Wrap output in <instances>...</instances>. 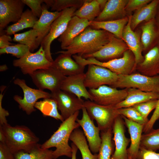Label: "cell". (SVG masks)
Here are the masks:
<instances>
[{"label":"cell","mask_w":159,"mask_h":159,"mask_svg":"<svg viewBox=\"0 0 159 159\" xmlns=\"http://www.w3.org/2000/svg\"><path fill=\"white\" fill-rule=\"evenodd\" d=\"M113 35L105 30L89 26L64 49L65 51H59L56 53L77 54L83 57L99 51L109 42Z\"/></svg>","instance_id":"1"},{"label":"cell","mask_w":159,"mask_h":159,"mask_svg":"<svg viewBox=\"0 0 159 159\" xmlns=\"http://www.w3.org/2000/svg\"><path fill=\"white\" fill-rule=\"evenodd\" d=\"M79 113V111H77L63 121L51 137L41 145V148L44 149L56 148L53 152V159L62 156L72 157V148L68 141L73 130L80 126L76 121Z\"/></svg>","instance_id":"2"},{"label":"cell","mask_w":159,"mask_h":159,"mask_svg":"<svg viewBox=\"0 0 159 159\" xmlns=\"http://www.w3.org/2000/svg\"><path fill=\"white\" fill-rule=\"evenodd\" d=\"M6 137V143L14 154L20 150L28 151L38 143L39 138L27 127L1 125Z\"/></svg>","instance_id":"3"},{"label":"cell","mask_w":159,"mask_h":159,"mask_svg":"<svg viewBox=\"0 0 159 159\" xmlns=\"http://www.w3.org/2000/svg\"><path fill=\"white\" fill-rule=\"evenodd\" d=\"M72 56L76 62L83 66L90 64L99 65L106 68L117 75L129 74L136 70L135 57L129 49L124 53L122 57L104 62L93 57L85 59L77 54Z\"/></svg>","instance_id":"4"},{"label":"cell","mask_w":159,"mask_h":159,"mask_svg":"<svg viewBox=\"0 0 159 159\" xmlns=\"http://www.w3.org/2000/svg\"><path fill=\"white\" fill-rule=\"evenodd\" d=\"M110 87L122 89L135 88L145 92L159 93V74L152 77L139 73L118 75L117 80Z\"/></svg>","instance_id":"5"},{"label":"cell","mask_w":159,"mask_h":159,"mask_svg":"<svg viewBox=\"0 0 159 159\" xmlns=\"http://www.w3.org/2000/svg\"><path fill=\"white\" fill-rule=\"evenodd\" d=\"M84 106L91 119L96 121L101 131L112 127L115 119L120 115L114 106L102 105L89 100L84 101Z\"/></svg>","instance_id":"6"},{"label":"cell","mask_w":159,"mask_h":159,"mask_svg":"<svg viewBox=\"0 0 159 159\" xmlns=\"http://www.w3.org/2000/svg\"><path fill=\"white\" fill-rule=\"evenodd\" d=\"M33 82L39 89H48L51 92L60 90L66 76L52 66L38 70L29 75Z\"/></svg>","instance_id":"7"},{"label":"cell","mask_w":159,"mask_h":159,"mask_svg":"<svg viewBox=\"0 0 159 159\" xmlns=\"http://www.w3.org/2000/svg\"><path fill=\"white\" fill-rule=\"evenodd\" d=\"M77 9L76 8L72 7L62 11L61 15L52 24L49 33L42 42L40 45L42 47L46 57L49 61L52 62L54 61L50 52L52 43L64 32L69 21Z\"/></svg>","instance_id":"8"},{"label":"cell","mask_w":159,"mask_h":159,"mask_svg":"<svg viewBox=\"0 0 159 159\" xmlns=\"http://www.w3.org/2000/svg\"><path fill=\"white\" fill-rule=\"evenodd\" d=\"M14 83L20 87L24 93L23 98L18 95H15L14 99L19 104V108L28 115H30L36 110L34 105L38 100L51 98V93L39 89L30 87L27 85L24 80L16 79L14 80Z\"/></svg>","instance_id":"9"},{"label":"cell","mask_w":159,"mask_h":159,"mask_svg":"<svg viewBox=\"0 0 159 159\" xmlns=\"http://www.w3.org/2000/svg\"><path fill=\"white\" fill-rule=\"evenodd\" d=\"M52 62L46 58L42 46L36 52L29 51L21 58L13 61V65L20 69L24 74L29 75L38 70L51 66Z\"/></svg>","instance_id":"10"},{"label":"cell","mask_w":159,"mask_h":159,"mask_svg":"<svg viewBox=\"0 0 159 159\" xmlns=\"http://www.w3.org/2000/svg\"><path fill=\"white\" fill-rule=\"evenodd\" d=\"M84 83L89 89H95L103 85L112 86L117 80L118 75L105 67L93 64L88 65Z\"/></svg>","instance_id":"11"},{"label":"cell","mask_w":159,"mask_h":159,"mask_svg":"<svg viewBox=\"0 0 159 159\" xmlns=\"http://www.w3.org/2000/svg\"><path fill=\"white\" fill-rule=\"evenodd\" d=\"M88 91L92 101L103 106H114L125 100L127 95V88L118 90L107 85Z\"/></svg>","instance_id":"12"},{"label":"cell","mask_w":159,"mask_h":159,"mask_svg":"<svg viewBox=\"0 0 159 159\" xmlns=\"http://www.w3.org/2000/svg\"><path fill=\"white\" fill-rule=\"evenodd\" d=\"M51 98L56 102L64 120L84 107V101L72 93L60 90L51 92Z\"/></svg>","instance_id":"13"},{"label":"cell","mask_w":159,"mask_h":159,"mask_svg":"<svg viewBox=\"0 0 159 159\" xmlns=\"http://www.w3.org/2000/svg\"><path fill=\"white\" fill-rule=\"evenodd\" d=\"M128 49L127 45L122 39L117 38L113 35L109 42L99 51L82 58L86 59L93 57L100 62H106L122 57L124 53Z\"/></svg>","instance_id":"14"},{"label":"cell","mask_w":159,"mask_h":159,"mask_svg":"<svg viewBox=\"0 0 159 159\" xmlns=\"http://www.w3.org/2000/svg\"><path fill=\"white\" fill-rule=\"evenodd\" d=\"M25 5L22 0H0V34L10 23L19 21Z\"/></svg>","instance_id":"15"},{"label":"cell","mask_w":159,"mask_h":159,"mask_svg":"<svg viewBox=\"0 0 159 159\" xmlns=\"http://www.w3.org/2000/svg\"><path fill=\"white\" fill-rule=\"evenodd\" d=\"M82 110V118L80 119L77 118L76 121L82 129L90 150L95 154L99 152L101 143L102 139L100 135V130L98 127L95 126L85 108L84 107Z\"/></svg>","instance_id":"16"},{"label":"cell","mask_w":159,"mask_h":159,"mask_svg":"<svg viewBox=\"0 0 159 159\" xmlns=\"http://www.w3.org/2000/svg\"><path fill=\"white\" fill-rule=\"evenodd\" d=\"M124 124V120L120 115L116 118L112 127L115 150L111 159H128L127 148L130 140L125 136Z\"/></svg>","instance_id":"17"},{"label":"cell","mask_w":159,"mask_h":159,"mask_svg":"<svg viewBox=\"0 0 159 159\" xmlns=\"http://www.w3.org/2000/svg\"><path fill=\"white\" fill-rule=\"evenodd\" d=\"M91 22L86 19L73 16L69 21L66 29L58 38L63 50L68 47L73 40L90 26Z\"/></svg>","instance_id":"18"},{"label":"cell","mask_w":159,"mask_h":159,"mask_svg":"<svg viewBox=\"0 0 159 159\" xmlns=\"http://www.w3.org/2000/svg\"><path fill=\"white\" fill-rule=\"evenodd\" d=\"M85 74L82 73L66 76L60 90L74 94L79 99L84 98L92 101V98L85 87L84 81Z\"/></svg>","instance_id":"19"},{"label":"cell","mask_w":159,"mask_h":159,"mask_svg":"<svg viewBox=\"0 0 159 159\" xmlns=\"http://www.w3.org/2000/svg\"><path fill=\"white\" fill-rule=\"evenodd\" d=\"M42 12L38 20L34 24L33 29L37 32L36 46L38 48L49 33L51 25L54 21L61 14L60 12L50 11L44 4L42 5Z\"/></svg>","instance_id":"20"},{"label":"cell","mask_w":159,"mask_h":159,"mask_svg":"<svg viewBox=\"0 0 159 159\" xmlns=\"http://www.w3.org/2000/svg\"><path fill=\"white\" fill-rule=\"evenodd\" d=\"M127 0H107L103 9L94 21H103L120 19L126 16L125 10Z\"/></svg>","instance_id":"21"},{"label":"cell","mask_w":159,"mask_h":159,"mask_svg":"<svg viewBox=\"0 0 159 159\" xmlns=\"http://www.w3.org/2000/svg\"><path fill=\"white\" fill-rule=\"evenodd\" d=\"M131 15L129 16L128 23L125 26L122 33V39L133 53L136 65L141 63L144 57L142 55L143 49L139 34L133 30L130 26Z\"/></svg>","instance_id":"22"},{"label":"cell","mask_w":159,"mask_h":159,"mask_svg":"<svg viewBox=\"0 0 159 159\" xmlns=\"http://www.w3.org/2000/svg\"><path fill=\"white\" fill-rule=\"evenodd\" d=\"M136 70L148 76L157 75L159 72V48L157 45L151 49L145 55L143 61L137 64Z\"/></svg>","instance_id":"23"},{"label":"cell","mask_w":159,"mask_h":159,"mask_svg":"<svg viewBox=\"0 0 159 159\" xmlns=\"http://www.w3.org/2000/svg\"><path fill=\"white\" fill-rule=\"evenodd\" d=\"M121 116L128 128L130 136V145L127 150L128 157L131 159H137L144 125L132 121L124 116Z\"/></svg>","instance_id":"24"},{"label":"cell","mask_w":159,"mask_h":159,"mask_svg":"<svg viewBox=\"0 0 159 159\" xmlns=\"http://www.w3.org/2000/svg\"><path fill=\"white\" fill-rule=\"evenodd\" d=\"M71 56L68 54H60L54 60L52 66L57 68L66 76L84 73L85 66L73 59Z\"/></svg>","instance_id":"25"},{"label":"cell","mask_w":159,"mask_h":159,"mask_svg":"<svg viewBox=\"0 0 159 159\" xmlns=\"http://www.w3.org/2000/svg\"><path fill=\"white\" fill-rule=\"evenodd\" d=\"M127 89L126 97L123 101L114 106L116 108L132 107L150 100L158 99L159 97V93L145 92L135 88Z\"/></svg>","instance_id":"26"},{"label":"cell","mask_w":159,"mask_h":159,"mask_svg":"<svg viewBox=\"0 0 159 159\" xmlns=\"http://www.w3.org/2000/svg\"><path fill=\"white\" fill-rule=\"evenodd\" d=\"M141 42L143 50H150L158 45L159 30L154 19L146 22L141 27Z\"/></svg>","instance_id":"27"},{"label":"cell","mask_w":159,"mask_h":159,"mask_svg":"<svg viewBox=\"0 0 159 159\" xmlns=\"http://www.w3.org/2000/svg\"><path fill=\"white\" fill-rule=\"evenodd\" d=\"M159 3V0H153L135 11L131 15L130 26L133 30L143 21H148L154 19Z\"/></svg>","instance_id":"28"},{"label":"cell","mask_w":159,"mask_h":159,"mask_svg":"<svg viewBox=\"0 0 159 159\" xmlns=\"http://www.w3.org/2000/svg\"><path fill=\"white\" fill-rule=\"evenodd\" d=\"M128 17L115 20L91 22L90 26L92 28L102 29L113 34L115 37L122 39V33L123 29L128 22Z\"/></svg>","instance_id":"29"},{"label":"cell","mask_w":159,"mask_h":159,"mask_svg":"<svg viewBox=\"0 0 159 159\" xmlns=\"http://www.w3.org/2000/svg\"><path fill=\"white\" fill-rule=\"evenodd\" d=\"M69 140L79 150L82 159H98V154L93 155L91 153L82 130L78 128L74 130L70 136Z\"/></svg>","instance_id":"30"},{"label":"cell","mask_w":159,"mask_h":159,"mask_svg":"<svg viewBox=\"0 0 159 159\" xmlns=\"http://www.w3.org/2000/svg\"><path fill=\"white\" fill-rule=\"evenodd\" d=\"M38 19V18L33 14L31 10L26 9L23 12L17 22L7 28L5 30V34L10 35L24 29L33 28Z\"/></svg>","instance_id":"31"},{"label":"cell","mask_w":159,"mask_h":159,"mask_svg":"<svg viewBox=\"0 0 159 159\" xmlns=\"http://www.w3.org/2000/svg\"><path fill=\"white\" fill-rule=\"evenodd\" d=\"M102 10L97 0H86L82 5L74 12L73 16L91 22L100 14Z\"/></svg>","instance_id":"32"},{"label":"cell","mask_w":159,"mask_h":159,"mask_svg":"<svg viewBox=\"0 0 159 159\" xmlns=\"http://www.w3.org/2000/svg\"><path fill=\"white\" fill-rule=\"evenodd\" d=\"M38 143L30 150L18 151L14 154V159H53V151L44 149Z\"/></svg>","instance_id":"33"},{"label":"cell","mask_w":159,"mask_h":159,"mask_svg":"<svg viewBox=\"0 0 159 159\" xmlns=\"http://www.w3.org/2000/svg\"><path fill=\"white\" fill-rule=\"evenodd\" d=\"M34 107L44 116L52 117L62 122L64 120L58 111L56 102L51 98L44 99L42 100L37 102Z\"/></svg>","instance_id":"34"},{"label":"cell","mask_w":159,"mask_h":159,"mask_svg":"<svg viewBox=\"0 0 159 159\" xmlns=\"http://www.w3.org/2000/svg\"><path fill=\"white\" fill-rule=\"evenodd\" d=\"M112 127L101 131V143L98 154V159H111L113 150Z\"/></svg>","instance_id":"35"},{"label":"cell","mask_w":159,"mask_h":159,"mask_svg":"<svg viewBox=\"0 0 159 159\" xmlns=\"http://www.w3.org/2000/svg\"><path fill=\"white\" fill-rule=\"evenodd\" d=\"M38 34L37 31L33 29L24 32L15 34L13 41L28 46L30 51L33 52L37 48L36 46V40Z\"/></svg>","instance_id":"36"},{"label":"cell","mask_w":159,"mask_h":159,"mask_svg":"<svg viewBox=\"0 0 159 159\" xmlns=\"http://www.w3.org/2000/svg\"><path fill=\"white\" fill-rule=\"evenodd\" d=\"M140 147L155 152L159 150V128L153 129L149 132L142 135Z\"/></svg>","instance_id":"37"},{"label":"cell","mask_w":159,"mask_h":159,"mask_svg":"<svg viewBox=\"0 0 159 159\" xmlns=\"http://www.w3.org/2000/svg\"><path fill=\"white\" fill-rule=\"evenodd\" d=\"M117 110L119 115L124 116L132 121L144 126L149 120L145 119L132 107L117 109Z\"/></svg>","instance_id":"38"},{"label":"cell","mask_w":159,"mask_h":159,"mask_svg":"<svg viewBox=\"0 0 159 159\" xmlns=\"http://www.w3.org/2000/svg\"><path fill=\"white\" fill-rule=\"evenodd\" d=\"M86 0H54L51 10L53 12H60L68 8L75 7L79 9Z\"/></svg>","instance_id":"39"},{"label":"cell","mask_w":159,"mask_h":159,"mask_svg":"<svg viewBox=\"0 0 159 159\" xmlns=\"http://www.w3.org/2000/svg\"><path fill=\"white\" fill-rule=\"evenodd\" d=\"M29 51L30 49L29 47L20 43L0 49L1 55L10 54L18 59L21 58Z\"/></svg>","instance_id":"40"},{"label":"cell","mask_w":159,"mask_h":159,"mask_svg":"<svg viewBox=\"0 0 159 159\" xmlns=\"http://www.w3.org/2000/svg\"><path fill=\"white\" fill-rule=\"evenodd\" d=\"M158 99H153L136 104L132 106L145 119L150 112L156 108Z\"/></svg>","instance_id":"41"},{"label":"cell","mask_w":159,"mask_h":159,"mask_svg":"<svg viewBox=\"0 0 159 159\" xmlns=\"http://www.w3.org/2000/svg\"><path fill=\"white\" fill-rule=\"evenodd\" d=\"M23 3L30 9L33 14L37 17L39 18L42 12V4L44 0H22Z\"/></svg>","instance_id":"42"},{"label":"cell","mask_w":159,"mask_h":159,"mask_svg":"<svg viewBox=\"0 0 159 159\" xmlns=\"http://www.w3.org/2000/svg\"><path fill=\"white\" fill-rule=\"evenodd\" d=\"M150 0H129L126 5L125 10L126 14L130 13L150 2Z\"/></svg>","instance_id":"43"},{"label":"cell","mask_w":159,"mask_h":159,"mask_svg":"<svg viewBox=\"0 0 159 159\" xmlns=\"http://www.w3.org/2000/svg\"><path fill=\"white\" fill-rule=\"evenodd\" d=\"M159 119V97L156 107L150 118L143 127V132L146 133L153 129V125L156 121Z\"/></svg>","instance_id":"44"},{"label":"cell","mask_w":159,"mask_h":159,"mask_svg":"<svg viewBox=\"0 0 159 159\" xmlns=\"http://www.w3.org/2000/svg\"><path fill=\"white\" fill-rule=\"evenodd\" d=\"M137 159H159V153L140 147Z\"/></svg>","instance_id":"45"},{"label":"cell","mask_w":159,"mask_h":159,"mask_svg":"<svg viewBox=\"0 0 159 159\" xmlns=\"http://www.w3.org/2000/svg\"><path fill=\"white\" fill-rule=\"evenodd\" d=\"M0 159H14V154L6 143H0Z\"/></svg>","instance_id":"46"},{"label":"cell","mask_w":159,"mask_h":159,"mask_svg":"<svg viewBox=\"0 0 159 159\" xmlns=\"http://www.w3.org/2000/svg\"><path fill=\"white\" fill-rule=\"evenodd\" d=\"M4 87V86L1 87L0 94V125H1L8 123L6 117L9 115L8 111L3 108L2 105V99L3 97L2 92L5 88V87Z\"/></svg>","instance_id":"47"},{"label":"cell","mask_w":159,"mask_h":159,"mask_svg":"<svg viewBox=\"0 0 159 159\" xmlns=\"http://www.w3.org/2000/svg\"><path fill=\"white\" fill-rule=\"evenodd\" d=\"M12 41L13 39L10 35L6 34L1 35L0 37V49L15 44L10 42Z\"/></svg>","instance_id":"48"},{"label":"cell","mask_w":159,"mask_h":159,"mask_svg":"<svg viewBox=\"0 0 159 159\" xmlns=\"http://www.w3.org/2000/svg\"><path fill=\"white\" fill-rule=\"evenodd\" d=\"M71 147L72 148L71 159H76V154L78 149L73 143H71Z\"/></svg>","instance_id":"49"},{"label":"cell","mask_w":159,"mask_h":159,"mask_svg":"<svg viewBox=\"0 0 159 159\" xmlns=\"http://www.w3.org/2000/svg\"><path fill=\"white\" fill-rule=\"evenodd\" d=\"M0 143H6V137L1 125H0Z\"/></svg>","instance_id":"50"},{"label":"cell","mask_w":159,"mask_h":159,"mask_svg":"<svg viewBox=\"0 0 159 159\" xmlns=\"http://www.w3.org/2000/svg\"><path fill=\"white\" fill-rule=\"evenodd\" d=\"M155 20L156 24L159 30V3L158 6Z\"/></svg>","instance_id":"51"},{"label":"cell","mask_w":159,"mask_h":159,"mask_svg":"<svg viewBox=\"0 0 159 159\" xmlns=\"http://www.w3.org/2000/svg\"><path fill=\"white\" fill-rule=\"evenodd\" d=\"M54 0H44V3L48 8L51 7L52 6L54 3Z\"/></svg>","instance_id":"52"},{"label":"cell","mask_w":159,"mask_h":159,"mask_svg":"<svg viewBox=\"0 0 159 159\" xmlns=\"http://www.w3.org/2000/svg\"><path fill=\"white\" fill-rule=\"evenodd\" d=\"M97 1L100 5L102 11L105 5L106 4L107 0H97Z\"/></svg>","instance_id":"53"},{"label":"cell","mask_w":159,"mask_h":159,"mask_svg":"<svg viewBox=\"0 0 159 159\" xmlns=\"http://www.w3.org/2000/svg\"><path fill=\"white\" fill-rule=\"evenodd\" d=\"M8 69V67L6 64H3L0 66V71H4Z\"/></svg>","instance_id":"54"},{"label":"cell","mask_w":159,"mask_h":159,"mask_svg":"<svg viewBox=\"0 0 159 159\" xmlns=\"http://www.w3.org/2000/svg\"><path fill=\"white\" fill-rule=\"evenodd\" d=\"M128 159H131L130 157H128Z\"/></svg>","instance_id":"55"},{"label":"cell","mask_w":159,"mask_h":159,"mask_svg":"<svg viewBox=\"0 0 159 159\" xmlns=\"http://www.w3.org/2000/svg\"><path fill=\"white\" fill-rule=\"evenodd\" d=\"M158 47H159V42L158 44Z\"/></svg>","instance_id":"56"},{"label":"cell","mask_w":159,"mask_h":159,"mask_svg":"<svg viewBox=\"0 0 159 159\" xmlns=\"http://www.w3.org/2000/svg\"></svg>","instance_id":"57"}]
</instances>
